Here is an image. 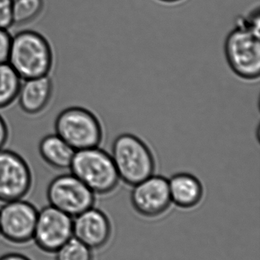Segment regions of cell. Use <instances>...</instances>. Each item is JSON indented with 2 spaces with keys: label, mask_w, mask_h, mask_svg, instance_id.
<instances>
[{
  "label": "cell",
  "mask_w": 260,
  "mask_h": 260,
  "mask_svg": "<svg viewBox=\"0 0 260 260\" xmlns=\"http://www.w3.org/2000/svg\"><path fill=\"white\" fill-rule=\"evenodd\" d=\"M259 9L247 17L237 18L235 28L227 35L224 53L232 71L245 80L260 75Z\"/></svg>",
  "instance_id": "obj_1"
},
{
  "label": "cell",
  "mask_w": 260,
  "mask_h": 260,
  "mask_svg": "<svg viewBox=\"0 0 260 260\" xmlns=\"http://www.w3.org/2000/svg\"><path fill=\"white\" fill-rule=\"evenodd\" d=\"M7 62L22 80L43 77L51 73L54 53L42 34L23 30L12 37Z\"/></svg>",
  "instance_id": "obj_2"
},
{
  "label": "cell",
  "mask_w": 260,
  "mask_h": 260,
  "mask_svg": "<svg viewBox=\"0 0 260 260\" xmlns=\"http://www.w3.org/2000/svg\"><path fill=\"white\" fill-rule=\"evenodd\" d=\"M111 156L119 174L125 183L134 186L154 174L155 157L146 142L131 133L114 139Z\"/></svg>",
  "instance_id": "obj_3"
},
{
  "label": "cell",
  "mask_w": 260,
  "mask_h": 260,
  "mask_svg": "<svg viewBox=\"0 0 260 260\" xmlns=\"http://www.w3.org/2000/svg\"><path fill=\"white\" fill-rule=\"evenodd\" d=\"M70 171L96 195L112 192L120 180L111 154L99 147L76 151Z\"/></svg>",
  "instance_id": "obj_4"
},
{
  "label": "cell",
  "mask_w": 260,
  "mask_h": 260,
  "mask_svg": "<svg viewBox=\"0 0 260 260\" xmlns=\"http://www.w3.org/2000/svg\"><path fill=\"white\" fill-rule=\"evenodd\" d=\"M54 129L75 151L99 147L103 139L100 120L83 107L72 106L63 110L55 120Z\"/></svg>",
  "instance_id": "obj_5"
},
{
  "label": "cell",
  "mask_w": 260,
  "mask_h": 260,
  "mask_svg": "<svg viewBox=\"0 0 260 260\" xmlns=\"http://www.w3.org/2000/svg\"><path fill=\"white\" fill-rule=\"evenodd\" d=\"M47 198L50 206L74 218L94 206L96 194L70 172L58 175L50 182Z\"/></svg>",
  "instance_id": "obj_6"
},
{
  "label": "cell",
  "mask_w": 260,
  "mask_h": 260,
  "mask_svg": "<svg viewBox=\"0 0 260 260\" xmlns=\"http://www.w3.org/2000/svg\"><path fill=\"white\" fill-rule=\"evenodd\" d=\"M33 185V174L25 159L12 150L0 149V202L24 199Z\"/></svg>",
  "instance_id": "obj_7"
},
{
  "label": "cell",
  "mask_w": 260,
  "mask_h": 260,
  "mask_svg": "<svg viewBox=\"0 0 260 260\" xmlns=\"http://www.w3.org/2000/svg\"><path fill=\"white\" fill-rule=\"evenodd\" d=\"M38 210L24 199L5 203L0 209V235L11 244L33 241Z\"/></svg>",
  "instance_id": "obj_8"
},
{
  "label": "cell",
  "mask_w": 260,
  "mask_h": 260,
  "mask_svg": "<svg viewBox=\"0 0 260 260\" xmlns=\"http://www.w3.org/2000/svg\"><path fill=\"white\" fill-rule=\"evenodd\" d=\"M73 217L49 206L38 211L33 241L46 253H55L73 238Z\"/></svg>",
  "instance_id": "obj_9"
},
{
  "label": "cell",
  "mask_w": 260,
  "mask_h": 260,
  "mask_svg": "<svg viewBox=\"0 0 260 260\" xmlns=\"http://www.w3.org/2000/svg\"><path fill=\"white\" fill-rule=\"evenodd\" d=\"M133 186L131 204L143 216H158L166 212L172 203L168 180L163 176L153 174Z\"/></svg>",
  "instance_id": "obj_10"
},
{
  "label": "cell",
  "mask_w": 260,
  "mask_h": 260,
  "mask_svg": "<svg viewBox=\"0 0 260 260\" xmlns=\"http://www.w3.org/2000/svg\"><path fill=\"white\" fill-rule=\"evenodd\" d=\"M73 233L92 250L102 248L111 237V223L103 212L93 206L73 218Z\"/></svg>",
  "instance_id": "obj_11"
},
{
  "label": "cell",
  "mask_w": 260,
  "mask_h": 260,
  "mask_svg": "<svg viewBox=\"0 0 260 260\" xmlns=\"http://www.w3.org/2000/svg\"><path fill=\"white\" fill-rule=\"evenodd\" d=\"M53 89L50 76L23 80L17 98L20 109L28 116L42 114L51 102Z\"/></svg>",
  "instance_id": "obj_12"
},
{
  "label": "cell",
  "mask_w": 260,
  "mask_h": 260,
  "mask_svg": "<svg viewBox=\"0 0 260 260\" xmlns=\"http://www.w3.org/2000/svg\"><path fill=\"white\" fill-rule=\"evenodd\" d=\"M171 202L179 207L189 209L198 205L203 197L201 181L189 173H177L168 180Z\"/></svg>",
  "instance_id": "obj_13"
},
{
  "label": "cell",
  "mask_w": 260,
  "mask_h": 260,
  "mask_svg": "<svg viewBox=\"0 0 260 260\" xmlns=\"http://www.w3.org/2000/svg\"><path fill=\"white\" fill-rule=\"evenodd\" d=\"M38 151L42 160L56 170H70L75 151L56 133L44 136L40 141Z\"/></svg>",
  "instance_id": "obj_14"
},
{
  "label": "cell",
  "mask_w": 260,
  "mask_h": 260,
  "mask_svg": "<svg viewBox=\"0 0 260 260\" xmlns=\"http://www.w3.org/2000/svg\"><path fill=\"white\" fill-rule=\"evenodd\" d=\"M22 81L9 62L0 63V110L17 101Z\"/></svg>",
  "instance_id": "obj_15"
},
{
  "label": "cell",
  "mask_w": 260,
  "mask_h": 260,
  "mask_svg": "<svg viewBox=\"0 0 260 260\" xmlns=\"http://www.w3.org/2000/svg\"><path fill=\"white\" fill-rule=\"evenodd\" d=\"M44 0H14L12 26L21 27L35 21L42 13Z\"/></svg>",
  "instance_id": "obj_16"
},
{
  "label": "cell",
  "mask_w": 260,
  "mask_h": 260,
  "mask_svg": "<svg viewBox=\"0 0 260 260\" xmlns=\"http://www.w3.org/2000/svg\"><path fill=\"white\" fill-rule=\"evenodd\" d=\"M92 249L73 237L56 252V260H93Z\"/></svg>",
  "instance_id": "obj_17"
},
{
  "label": "cell",
  "mask_w": 260,
  "mask_h": 260,
  "mask_svg": "<svg viewBox=\"0 0 260 260\" xmlns=\"http://www.w3.org/2000/svg\"><path fill=\"white\" fill-rule=\"evenodd\" d=\"M14 0H0V27H12V6Z\"/></svg>",
  "instance_id": "obj_18"
},
{
  "label": "cell",
  "mask_w": 260,
  "mask_h": 260,
  "mask_svg": "<svg viewBox=\"0 0 260 260\" xmlns=\"http://www.w3.org/2000/svg\"><path fill=\"white\" fill-rule=\"evenodd\" d=\"M12 37L8 29L0 27V63L8 61Z\"/></svg>",
  "instance_id": "obj_19"
},
{
  "label": "cell",
  "mask_w": 260,
  "mask_h": 260,
  "mask_svg": "<svg viewBox=\"0 0 260 260\" xmlns=\"http://www.w3.org/2000/svg\"><path fill=\"white\" fill-rule=\"evenodd\" d=\"M9 128L4 117L0 114V149L5 148L9 139Z\"/></svg>",
  "instance_id": "obj_20"
},
{
  "label": "cell",
  "mask_w": 260,
  "mask_h": 260,
  "mask_svg": "<svg viewBox=\"0 0 260 260\" xmlns=\"http://www.w3.org/2000/svg\"><path fill=\"white\" fill-rule=\"evenodd\" d=\"M0 260H32L19 253H8L0 256Z\"/></svg>",
  "instance_id": "obj_21"
},
{
  "label": "cell",
  "mask_w": 260,
  "mask_h": 260,
  "mask_svg": "<svg viewBox=\"0 0 260 260\" xmlns=\"http://www.w3.org/2000/svg\"><path fill=\"white\" fill-rule=\"evenodd\" d=\"M160 1L163 2V3H178V2L182 1V0H160Z\"/></svg>",
  "instance_id": "obj_22"
}]
</instances>
